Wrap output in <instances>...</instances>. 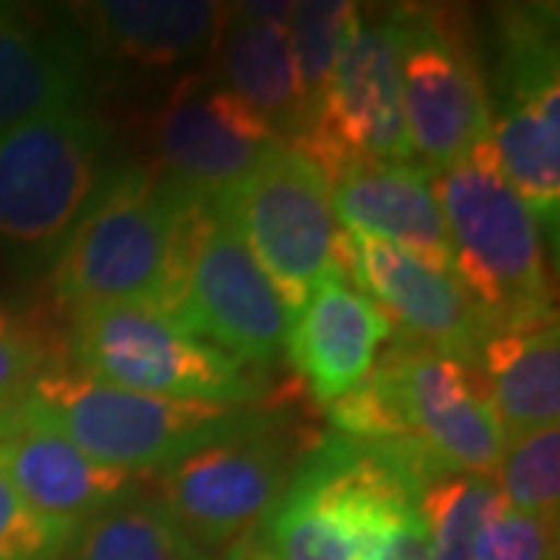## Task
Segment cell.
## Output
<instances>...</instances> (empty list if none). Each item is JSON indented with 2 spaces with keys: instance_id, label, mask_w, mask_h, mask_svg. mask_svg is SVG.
Wrapping results in <instances>:
<instances>
[{
  "instance_id": "30bf717a",
  "label": "cell",
  "mask_w": 560,
  "mask_h": 560,
  "mask_svg": "<svg viewBox=\"0 0 560 560\" xmlns=\"http://www.w3.org/2000/svg\"><path fill=\"white\" fill-rule=\"evenodd\" d=\"M399 7L361 13L337 72L293 150L318 165L327 184L359 162H415L401 113Z\"/></svg>"
},
{
  "instance_id": "cb8c5ba5",
  "label": "cell",
  "mask_w": 560,
  "mask_h": 560,
  "mask_svg": "<svg viewBox=\"0 0 560 560\" xmlns=\"http://www.w3.org/2000/svg\"><path fill=\"white\" fill-rule=\"evenodd\" d=\"M504 508L492 474H442L420 492L430 560H474L482 529Z\"/></svg>"
},
{
  "instance_id": "9c48e42d",
  "label": "cell",
  "mask_w": 560,
  "mask_h": 560,
  "mask_svg": "<svg viewBox=\"0 0 560 560\" xmlns=\"http://www.w3.org/2000/svg\"><path fill=\"white\" fill-rule=\"evenodd\" d=\"M489 140L501 172L541 228H558L560 209V81L555 13L514 7L501 13L495 97H489Z\"/></svg>"
},
{
  "instance_id": "2e32d148",
  "label": "cell",
  "mask_w": 560,
  "mask_h": 560,
  "mask_svg": "<svg viewBox=\"0 0 560 560\" xmlns=\"http://www.w3.org/2000/svg\"><path fill=\"white\" fill-rule=\"evenodd\" d=\"M0 470L35 514L69 529L128 499L135 477L84 455L22 405L0 420Z\"/></svg>"
},
{
  "instance_id": "7402d4cb",
  "label": "cell",
  "mask_w": 560,
  "mask_h": 560,
  "mask_svg": "<svg viewBox=\"0 0 560 560\" xmlns=\"http://www.w3.org/2000/svg\"><path fill=\"white\" fill-rule=\"evenodd\" d=\"M215 50L219 69L212 75L228 91H234L253 113H259L283 143L296 138L305 119V106L300 72L287 40V25L237 10L228 16V35H221Z\"/></svg>"
},
{
  "instance_id": "603a6c76",
  "label": "cell",
  "mask_w": 560,
  "mask_h": 560,
  "mask_svg": "<svg viewBox=\"0 0 560 560\" xmlns=\"http://www.w3.org/2000/svg\"><path fill=\"white\" fill-rule=\"evenodd\" d=\"M72 560H212L165 514L160 501L121 499L84 521L72 536Z\"/></svg>"
},
{
  "instance_id": "5bb4252c",
  "label": "cell",
  "mask_w": 560,
  "mask_h": 560,
  "mask_svg": "<svg viewBox=\"0 0 560 560\" xmlns=\"http://www.w3.org/2000/svg\"><path fill=\"white\" fill-rule=\"evenodd\" d=\"M337 261L352 287L381 308L389 324H399L401 340L418 342L445 355L477 364L495 324L458 271H445L389 243L368 241L342 231Z\"/></svg>"
},
{
  "instance_id": "e0dca14e",
  "label": "cell",
  "mask_w": 560,
  "mask_h": 560,
  "mask_svg": "<svg viewBox=\"0 0 560 560\" xmlns=\"http://www.w3.org/2000/svg\"><path fill=\"white\" fill-rule=\"evenodd\" d=\"M393 324L340 268L320 275L290 318L287 349L302 383L320 405H334L374 368Z\"/></svg>"
},
{
  "instance_id": "ba28073f",
  "label": "cell",
  "mask_w": 560,
  "mask_h": 560,
  "mask_svg": "<svg viewBox=\"0 0 560 560\" xmlns=\"http://www.w3.org/2000/svg\"><path fill=\"white\" fill-rule=\"evenodd\" d=\"M106 125L81 106L0 135V253H57L97 194Z\"/></svg>"
},
{
  "instance_id": "9a60e30c",
  "label": "cell",
  "mask_w": 560,
  "mask_h": 560,
  "mask_svg": "<svg viewBox=\"0 0 560 560\" xmlns=\"http://www.w3.org/2000/svg\"><path fill=\"white\" fill-rule=\"evenodd\" d=\"M278 143V131L259 113L200 72L180 81L153 119L156 172L202 200H221Z\"/></svg>"
},
{
  "instance_id": "f1b7e54d",
  "label": "cell",
  "mask_w": 560,
  "mask_h": 560,
  "mask_svg": "<svg viewBox=\"0 0 560 560\" xmlns=\"http://www.w3.org/2000/svg\"><path fill=\"white\" fill-rule=\"evenodd\" d=\"M474 560H558V521L504 504L482 529Z\"/></svg>"
},
{
  "instance_id": "52a82bcc",
  "label": "cell",
  "mask_w": 560,
  "mask_h": 560,
  "mask_svg": "<svg viewBox=\"0 0 560 560\" xmlns=\"http://www.w3.org/2000/svg\"><path fill=\"white\" fill-rule=\"evenodd\" d=\"M160 308L253 368L287 352L290 308L219 200L190 197Z\"/></svg>"
},
{
  "instance_id": "ffe728a7",
  "label": "cell",
  "mask_w": 560,
  "mask_h": 560,
  "mask_svg": "<svg viewBox=\"0 0 560 560\" xmlns=\"http://www.w3.org/2000/svg\"><path fill=\"white\" fill-rule=\"evenodd\" d=\"M72 28L0 3V135L54 109L79 106L91 62Z\"/></svg>"
},
{
  "instance_id": "7c38bea8",
  "label": "cell",
  "mask_w": 560,
  "mask_h": 560,
  "mask_svg": "<svg viewBox=\"0 0 560 560\" xmlns=\"http://www.w3.org/2000/svg\"><path fill=\"white\" fill-rule=\"evenodd\" d=\"M401 113L415 156L433 175L489 140V88L470 40L433 7H399Z\"/></svg>"
},
{
  "instance_id": "8fae6325",
  "label": "cell",
  "mask_w": 560,
  "mask_h": 560,
  "mask_svg": "<svg viewBox=\"0 0 560 560\" xmlns=\"http://www.w3.org/2000/svg\"><path fill=\"white\" fill-rule=\"evenodd\" d=\"M246 246L278 287L290 315L312 283L340 268L342 228L330 206V184L315 162L280 140L246 178L221 197Z\"/></svg>"
},
{
  "instance_id": "4fadbf2b",
  "label": "cell",
  "mask_w": 560,
  "mask_h": 560,
  "mask_svg": "<svg viewBox=\"0 0 560 560\" xmlns=\"http://www.w3.org/2000/svg\"><path fill=\"white\" fill-rule=\"evenodd\" d=\"M300 455L278 423L212 442L160 474V504L200 548H224L259 529Z\"/></svg>"
},
{
  "instance_id": "44dd1931",
  "label": "cell",
  "mask_w": 560,
  "mask_h": 560,
  "mask_svg": "<svg viewBox=\"0 0 560 560\" xmlns=\"http://www.w3.org/2000/svg\"><path fill=\"white\" fill-rule=\"evenodd\" d=\"M480 374L504 442L536 433L541 427H558V315L495 330L482 346Z\"/></svg>"
},
{
  "instance_id": "f546056e",
  "label": "cell",
  "mask_w": 560,
  "mask_h": 560,
  "mask_svg": "<svg viewBox=\"0 0 560 560\" xmlns=\"http://www.w3.org/2000/svg\"><path fill=\"white\" fill-rule=\"evenodd\" d=\"M224 560H278V558H275V555L261 545L259 536L253 533V536H246V539L234 541Z\"/></svg>"
},
{
  "instance_id": "4316f807",
  "label": "cell",
  "mask_w": 560,
  "mask_h": 560,
  "mask_svg": "<svg viewBox=\"0 0 560 560\" xmlns=\"http://www.w3.org/2000/svg\"><path fill=\"white\" fill-rule=\"evenodd\" d=\"M492 477L508 508L558 521L560 427H541L536 433L504 442Z\"/></svg>"
},
{
  "instance_id": "484cf974",
  "label": "cell",
  "mask_w": 560,
  "mask_h": 560,
  "mask_svg": "<svg viewBox=\"0 0 560 560\" xmlns=\"http://www.w3.org/2000/svg\"><path fill=\"white\" fill-rule=\"evenodd\" d=\"M66 368V340L54 337L38 312L0 300V420L32 396L35 383Z\"/></svg>"
},
{
  "instance_id": "d4e9b609",
  "label": "cell",
  "mask_w": 560,
  "mask_h": 560,
  "mask_svg": "<svg viewBox=\"0 0 560 560\" xmlns=\"http://www.w3.org/2000/svg\"><path fill=\"white\" fill-rule=\"evenodd\" d=\"M359 3H342V0H302L290 10L287 40L302 84V106H305L302 128L330 88L342 47L359 22Z\"/></svg>"
},
{
  "instance_id": "277c9868",
  "label": "cell",
  "mask_w": 560,
  "mask_h": 560,
  "mask_svg": "<svg viewBox=\"0 0 560 560\" xmlns=\"http://www.w3.org/2000/svg\"><path fill=\"white\" fill-rule=\"evenodd\" d=\"M455 271L495 330L555 315L541 224L501 172L492 140L433 175Z\"/></svg>"
},
{
  "instance_id": "3957f363",
  "label": "cell",
  "mask_w": 560,
  "mask_h": 560,
  "mask_svg": "<svg viewBox=\"0 0 560 560\" xmlns=\"http://www.w3.org/2000/svg\"><path fill=\"white\" fill-rule=\"evenodd\" d=\"M22 408L84 455L125 474L165 470L212 442L278 423L256 405L184 401L113 389L72 368L44 374Z\"/></svg>"
},
{
  "instance_id": "ac0fdd59",
  "label": "cell",
  "mask_w": 560,
  "mask_h": 560,
  "mask_svg": "<svg viewBox=\"0 0 560 560\" xmlns=\"http://www.w3.org/2000/svg\"><path fill=\"white\" fill-rule=\"evenodd\" d=\"M228 16L231 7L206 0H101L75 3L66 13L88 54L150 72L209 57Z\"/></svg>"
},
{
  "instance_id": "5b68a950",
  "label": "cell",
  "mask_w": 560,
  "mask_h": 560,
  "mask_svg": "<svg viewBox=\"0 0 560 560\" xmlns=\"http://www.w3.org/2000/svg\"><path fill=\"white\" fill-rule=\"evenodd\" d=\"M190 197L160 172L140 165L106 168L97 194L54 256L57 300L72 308L106 302L160 305Z\"/></svg>"
},
{
  "instance_id": "6da1fadb",
  "label": "cell",
  "mask_w": 560,
  "mask_h": 560,
  "mask_svg": "<svg viewBox=\"0 0 560 560\" xmlns=\"http://www.w3.org/2000/svg\"><path fill=\"white\" fill-rule=\"evenodd\" d=\"M442 477L408 445L320 440L256 536L278 560H430L420 492Z\"/></svg>"
},
{
  "instance_id": "83f0119b",
  "label": "cell",
  "mask_w": 560,
  "mask_h": 560,
  "mask_svg": "<svg viewBox=\"0 0 560 560\" xmlns=\"http://www.w3.org/2000/svg\"><path fill=\"white\" fill-rule=\"evenodd\" d=\"M75 529L35 514L0 470V560H60Z\"/></svg>"
},
{
  "instance_id": "7a4b0ae2",
  "label": "cell",
  "mask_w": 560,
  "mask_h": 560,
  "mask_svg": "<svg viewBox=\"0 0 560 560\" xmlns=\"http://www.w3.org/2000/svg\"><path fill=\"white\" fill-rule=\"evenodd\" d=\"M330 423L346 440L408 445L442 474H495L504 452L480 368L401 337L330 405Z\"/></svg>"
},
{
  "instance_id": "d6986e66",
  "label": "cell",
  "mask_w": 560,
  "mask_h": 560,
  "mask_svg": "<svg viewBox=\"0 0 560 560\" xmlns=\"http://www.w3.org/2000/svg\"><path fill=\"white\" fill-rule=\"evenodd\" d=\"M330 206L342 231L455 271L433 172L420 162H359L330 180Z\"/></svg>"
},
{
  "instance_id": "8992f818",
  "label": "cell",
  "mask_w": 560,
  "mask_h": 560,
  "mask_svg": "<svg viewBox=\"0 0 560 560\" xmlns=\"http://www.w3.org/2000/svg\"><path fill=\"white\" fill-rule=\"evenodd\" d=\"M66 355L91 381L160 399L253 405L265 371L228 355L153 302H106L72 308Z\"/></svg>"
}]
</instances>
